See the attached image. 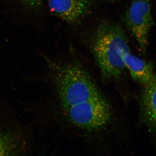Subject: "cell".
<instances>
[{
  "instance_id": "6da1fadb",
  "label": "cell",
  "mask_w": 156,
  "mask_h": 156,
  "mask_svg": "<svg viewBox=\"0 0 156 156\" xmlns=\"http://www.w3.org/2000/svg\"><path fill=\"white\" fill-rule=\"evenodd\" d=\"M47 70L40 76L52 96L39 102L44 106L64 108L103 96L89 73L76 60L60 63L43 55Z\"/></svg>"
},
{
  "instance_id": "7a4b0ae2",
  "label": "cell",
  "mask_w": 156,
  "mask_h": 156,
  "mask_svg": "<svg viewBox=\"0 0 156 156\" xmlns=\"http://www.w3.org/2000/svg\"><path fill=\"white\" fill-rule=\"evenodd\" d=\"M90 49L104 76L117 78L122 74L126 68L122 55L130 50L128 36L121 26L107 21L101 23L92 35Z\"/></svg>"
},
{
  "instance_id": "3957f363",
  "label": "cell",
  "mask_w": 156,
  "mask_h": 156,
  "mask_svg": "<svg viewBox=\"0 0 156 156\" xmlns=\"http://www.w3.org/2000/svg\"><path fill=\"white\" fill-rule=\"evenodd\" d=\"M35 145L31 125L20 122L7 101L0 102V156L34 155Z\"/></svg>"
},
{
  "instance_id": "277c9868",
  "label": "cell",
  "mask_w": 156,
  "mask_h": 156,
  "mask_svg": "<svg viewBox=\"0 0 156 156\" xmlns=\"http://www.w3.org/2000/svg\"><path fill=\"white\" fill-rule=\"evenodd\" d=\"M37 114L57 113L73 126L87 131H98L107 126L112 117L110 105L104 96L64 108L39 105Z\"/></svg>"
},
{
  "instance_id": "5b68a950",
  "label": "cell",
  "mask_w": 156,
  "mask_h": 156,
  "mask_svg": "<svg viewBox=\"0 0 156 156\" xmlns=\"http://www.w3.org/2000/svg\"><path fill=\"white\" fill-rule=\"evenodd\" d=\"M123 20L143 53L148 47L149 35L154 25L151 0H134L123 15Z\"/></svg>"
},
{
  "instance_id": "8992f818",
  "label": "cell",
  "mask_w": 156,
  "mask_h": 156,
  "mask_svg": "<svg viewBox=\"0 0 156 156\" xmlns=\"http://www.w3.org/2000/svg\"><path fill=\"white\" fill-rule=\"evenodd\" d=\"M50 12L71 25L80 23L92 11L93 0H49Z\"/></svg>"
},
{
  "instance_id": "52a82bcc",
  "label": "cell",
  "mask_w": 156,
  "mask_h": 156,
  "mask_svg": "<svg viewBox=\"0 0 156 156\" xmlns=\"http://www.w3.org/2000/svg\"><path fill=\"white\" fill-rule=\"evenodd\" d=\"M142 86L139 100L141 119L149 132L154 133L156 130V77Z\"/></svg>"
},
{
  "instance_id": "ba28073f",
  "label": "cell",
  "mask_w": 156,
  "mask_h": 156,
  "mask_svg": "<svg viewBox=\"0 0 156 156\" xmlns=\"http://www.w3.org/2000/svg\"><path fill=\"white\" fill-rule=\"evenodd\" d=\"M122 58L126 68L128 70L133 80L142 86L155 77L152 62L131 54L130 50L124 52Z\"/></svg>"
},
{
  "instance_id": "9c48e42d",
  "label": "cell",
  "mask_w": 156,
  "mask_h": 156,
  "mask_svg": "<svg viewBox=\"0 0 156 156\" xmlns=\"http://www.w3.org/2000/svg\"><path fill=\"white\" fill-rule=\"evenodd\" d=\"M23 5L31 11H38L41 8L44 0H20Z\"/></svg>"
}]
</instances>
